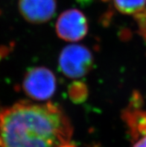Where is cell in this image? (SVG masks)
Here are the masks:
<instances>
[{"label": "cell", "mask_w": 146, "mask_h": 147, "mask_svg": "<svg viewBox=\"0 0 146 147\" xmlns=\"http://www.w3.org/2000/svg\"><path fill=\"white\" fill-rule=\"evenodd\" d=\"M72 133L70 120L52 102L22 101L0 111V147H65Z\"/></svg>", "instance_id": "cell-1"}, {"label": "cell", "mask_w": 146, "mask_h": 147, "mask_svg": "<svg viewBox=\"0 0 146 147\" xmlns=\"http://www.w3.org/2000/svg\"><path fill=\"white\" fill-rule=\"evenodd\" d=\"M93 63L90 51L81 45H69L63 49L59 57V67L68 78H78L89 73Z\"/></svg>", "instance_id": "cell-2"}, {"label": "cell", "mask_w": 146, "mask_h": 147, "mask_svg": "<svg viewBox=\"0 0 146 147\" xmlns=\"http://www.w3.org/2000/svg\"><path fill=\"white\" fill-rule=\"evenodd\" d=\"M22 89L31 99L38 101L49 99L56 90V78L54 73L46 67L33 68L26 73L22 82Z\"/></svg>", "instance_id": "cell-3"}, {"label": "cell", "mask_w": 146, "mask_h": 147, "mask_svg": "<svg viewBox=\"0 0 146 147\" xmlns=\"http://www.w3.org/2000/svg\"><path fill=\"white\" fill-rule=\"evenodd\" d=\"M55 28L60 38L75 42L85 37L88 32V23L82 12L77 9H70L61 13L57 19Z\"/></svg>", "instance_id": "cell-4"}, {"label": "cell", "mask_w": 146, "mask_h": 147, "mask_svg": "<svg viewBox=\"0 0 146 147\" xmlns=\"http://www.w3.org/2000/svg\"><path fill=\"white\" fill-rule=\"evenodd\" d=\"M20 11L26 20L40 24L48 22L56 11L55 0H20Z\"/></svg>", "instance_id": "cell-5"}, {"label": "cell", "mask_w": 146, "mask_h": 147, "mask_svg": "<svg viewBox=\"0 0 146 147\" xmlns=\"http://www.w3.org/2000/svg\"><path fill=\"white\" fill-rule=\"evenodd\" d=\"M124 119L131 131L133 138L137 139L139 136L146 135V111L139 109L125 112Z\"/></svg>", "instance_id": "cell-6"}, {"label": "cell", "mask_w": 146, "mask_h": 147, "mask_svg": "<svg viewBox=\"0 0 146 147\" xmlns=\"http://www.w3.org/2000/svg\"><path fill=\"white\" fill-rule=\"evenodd\" d=\"M118 11L126 14H137L145 8L146 0H113Z\"/></svg>", "instance_id": "cell-7"}, {"label": "cell", "mask_w": 146, "mask_h": 147, "mask_svg": "<svg viewBox=\"0 0 146 147\" xmlns=\"http://www.w3.org/2000/svg\"><path fill=\"white\" fill-rule=\"evenodd\" d=\"M72 85L74 86V88L77 90V92L70 93L72 99L74 101H78V102L85 99V95L87 94V93H86V88L84 84L79 83V84H73Z\"/></svg>", "instance_id": "cell-8"}, {"label": "cell", "mask_w": 146, "mask_h": 147, "mask_svg": "<svg viewBox=\"0 0 146 147\" xmlns=\"http://www.w3.org/2000/svg\"><path fill=\"white\" fill-rule=\"evenodd\" d=\"M133 147H146V135L141 138L136 143Z\"/></svg>", "instance_id": "cell-9"}, {"label": "cell", "mask_w": 146, "mask_h": 147, "mask_svg": "<svg viewBox=\"0 0 146 147\" xmlns=\"http://www.w3.org/2000/svg\"><path fill=\"white\" fill-rule=\"evenodd\" d=\"M76 1H78L81 5H87V4H89L91 2V0H76Z\"/></svg>", "instance_id": "cell-10"}, {"label": "cell", "mask_w": 146, "mask_h": 147, "mask_svg": "<svg viewBox=\"0 0 146 147\" xmlns=\"http://www.w3.org/2000/svg\"><path fill=\"white\" fill-rule=\"evenodd\" d=\"M2 55H3V54H2V52H1V50H0V60H1V58H2Z\"/></svg>", "instance_id": "cell-11"}]
</instances>
